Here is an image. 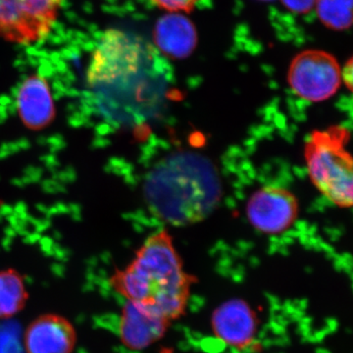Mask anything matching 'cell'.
<instances>
[{"instance_id":"1","label":"cell","mask_w":353,"mask_h":353,"mask_svg":"<svg viewBox=\"0 0 353 353\" xmlns=\"http://www.w3.org/2000/svg\"><path fill=\"white\" fill-rule=\"evenodd\" d=\"M145 50L120 30L102 34L87 70V85L99 112L120 124L145 121L157 111V95L143 80Z\"/></svg>"},{"instance_id":"2","label":"cell","mask_w":353,"mask_h":353,"mask_svg":"<svg viewBox=\"0 0 353 353\" xmlns=\"http://www.w3.org/2000/svg\"><path fill=\"white\" fill-rule=\"evenodd\" d=\"M110 285L128 301L139 304L173 324L187 314L197 278L185 270L171 234L160 230L148 236Z\"/></svg>"},{"instance_id":"3","label":"cell","mask_w":353,"mask_h":353,"mask_svg":"<svg viewBox=\"0 0 353 353\" xmlns=\"http://www.w3.org/2000/svg\"><path fill=\"white\" fill-rule=\"evenodd\" d=\"M150 208L174 225L194 224L206 217L219 199V183L210 165L194 155H178L148 176Z\"/></svg>"},{"instance_id":"4","label":"cell","mask_w":353,"mask_h":353,"mask_svg":"<svg viewBox=\"0 0 353 353\" xmlns=\"http://www.w3.org/2000/svg\"><path fill=\"white\" fill-rule=\"evenodd\" d=\"M350 141V130L338 125L314 130L304 145L311 183L340 208H350L353 204V160L347 150Z\"/></svg>"},{"instance_id":"5","label":"cell","mask_w":353,"mask_h":353,"mask_svg":"<svg viewBox=\"0 0 353 353\" xmlns=\"http://www.w3.org/2000/svg\"><path fill=\"white\" fill-rule=\"evenodd\" d=\"M290 90L308 102L332 99L341 87V67L327 51L304 50L290 62L287 76Z\"/></svg>"},{"instance_id":"6","label":"cell","mask_w":353,"mask_h":353,"mask_svg":"<svg viewBox=\"0 0 353 353\" xmlns=\"http://www.w3.org/2000/svg\"><path fill=\"white\" fill-rule=\"evenodd\" d=\"M64 0H0V39L29 44L50 32Z\"/></svg>"},{"instance_id":"7","label":"cell","mask_w":353,"mask_h":353,"mask_svg":"<svg viewBox=\"0 0 353 353\" xmlns=\"http://www.w3.org/2000/svg\"><path fill=\"white\" fill-rule=\"evenodd\" d=\"M245 213L253 229L275 236L285 233L296 224L299 203L296 194L285 188L264 185L250 196Z\"/></svg>"},{"instance_id":"8","label":"cell","mask_w":353,"mask_h":353,"mask_svg":"<svg viewBox=\"0 0 353 353\" xmlns=\"http://www.w3.org/2000/svg\"><path fill=\"white\" fill-rule=\"evenodd\" d=\"M213 334L223 343L236 350L254 345L259 333L256 312L245 301L232 299L215 309L211 318Z\"/></svg>"},{"instance_id":"9","label":"cell","mask_w":353,"mask_h":353,"mask_svg":"<svg viewBox=\"0 0 353 353\" xmlns=\"http://www.w3.org/2000/svg\"><path fill=\"white\" fill-rule=\"evenodd\" d=\"M76 343L75 327L58 314L39 316L24 334L26 353H73Z\"/></svg>"},{"instance_id":"10","label":"cell","mask_w":353,"mask_h":353,"mask_svg":"<svg viewBox=\"0 0 353 353\" xmlns=\"http://www.w3.org/2000/svg\"><path fill=\"white\" fill-rule=\"evenodd\" d=\"M171 326V322L127 301L121 312L120 341L129 350H143L161 341Z\"/></svg>"},{"instance_id":"11","label":"cell","mask_w":353,"mask_h":353,"mask_svg":"<svg viewBox=\"0 0 353 353\" xmlns=\"http://www.w3.org/2000/svg\"><path fill=\"white\" fill-rule=\"evenodd\" d=\"M16 108L24 126L39 131L55 118V106L48 81L39 75L26 79L18 90Z\"/></svg>"},{"instance_id":"12","label":"cell","mask_w":353,"mask_h":353,"mask_svg":"<svg viewBox=\"0 0 353 353\" xmlns=\"http://www.w3.org/2000/svg\"><path fill=\"white\" fill-rule=\"evenodd\" d=\"M153 39L165 57L182 60L196 50L199 34L194 23L185 14L167 13L157 21Z\"/></svg>"},{"instance_id":"13","label":"cell","mask_w":353,"mask_h":353,"mask_svg":"<svg viewBox=\"0 0 353 353\" xmlns=\"http://www.w3.org/2000/svg\"><path fill=\"white\" fill-rule=\"evenodd\" d=\"M29 292L24 278L15 269L0 271V320L9 319L25 308Z\"/></svg>"},{"instance_id":"14","label":"cell","mask_w":353,"mask_h":353,"mask_svg":"<svg viewBox=\"0 0 353 353\" xmlns=\"http://www.w3.org/2000/svg\"><path fill=\"white\" fill-rule=\"evenodd\" d=\"M353 0H317L315 4L318 19L333 31H345L352 25Z\"/></svg>"},{"instance_id":"15","label":"cell","mask_w":353,"mask_h":353,"mask_svg":"<svg viewBox=\"0 0 353 353\" xmlns=\"http://www.w3.org/2000/svg\"><path fill=\"white\" fill-rule=\"evenodd\" d=\"M199 0H152L155 6L168 13H190Z\"/></svg>"},{"instance_id":"16","label":"cell","mask_w":353,"mask_h":353,"mask_svg":"<svg viewBox=\"0 0 353 353\" xmlns=\"http://www.w3.org/2000/svg\"><path fill=\"white\" fill-rule=\"evenodd\" d=\"M317 0H281L285 8L294 14H307L313 10Z\"/></svg>"},{"instance_id":"17","label":"cell","mask_w":353,"mask_h":353,"mask_svg":"<svg viewBox=\"0 0 353 353\" xmlns=\"http://www.w3.org/2000/svg\"><path fill=\"white\" fill-rule=\"evenodd\" d=\"M352 81H353V61L352 58L350 57L347 60L343 68H341V82L345 83V87L352 92Z\"/></svg>"},{"instance_id":"18","label":"cell","mask_w":353,"mask_h":353,"mask_svg":"<svg viewBox=\"0 0 353 353\" xmlns=\"http://www.w3.org/2000/svg\"><path fill=\"white\" fill-rule=\"evenodd\" d=\"M257 1L272 2V1H274V0H257Z\"/></svg>"}]
</instances>
